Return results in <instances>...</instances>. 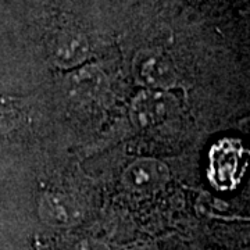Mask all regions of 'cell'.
I'll list each match as a JSON object with an SVG mask.
<instances>
[{"label": "cell", "instance_id": "cell-1", "mask_svg": "<svg viewBox=\"0 0 250 250\" xmlns=\"http://www.w3.org/2000/svg\"><path fill=\"white\" fill-rule=\"evenodd\" d=\"M178 103L166 90H143L132 102V121L143 129L166 124L177 113Z\"/></svg>", "mask_w": 250, "mask_h": 250}, {"label": "cell", "instance_id": "cell-2", "mask_svg": "<svg viewBox=\"0 0 250 250\" xmlns=\"http://www.w3.org/2000/svg\"><path fill=\"white\" fill-rule=\"evenodd\" d=\"M136 81L152 90H166L177 82L174 64L159 50L146 49L136 54L134 60Z\"/></svg>", "mask_w": 250, "mask_h": 250}, {"label": "cell", "instance_id": "cell-3", "mask_svg": "<svg viewBox=\"0 0 250 250\" xmlns=\"http://www.w3.org/2000/svg\"><path fill=\"white\" fill-rule=\"evenodd\" d=\"M168 175L170 172L164 163L154 159H141L124 171L123 184L134 192L149 193L164 187Z\"/></svg>", "mask_w": 250, "mask_h": 250}, {"label": "cell", "instance_id": "cell-4", "mask_svg": "<svg viewBox=\"0 0 250 250\" xmlns=\"http://www.w3.org/2000/svg\"><path fill=\"white\" fill-rule=\"evenodd\" d=\"M89 54V42L86 36L81 32L67 31L54 38L52 45L53 60L60 67H75L81 65Z\"/></svg>", "mask_w": 250, "mask_h": 250}, {"label": "cell", "instance_id": "cell-5", "mask_svg": "<svg viewBox=\"0 0 250 250\" xmlns=\"http://www.w3.org/2000/svg\"><path fill=\"white\" fill-rule=\"evenodd\" d=\"M65 88L71 98L78 100H93L104 93L107 81L98 67L89 65L72 72L67 80Z\"/></svg>", "mask_w": 250, "mask_h": 250}, {"label": "cell", "instance_id": "cell-6", "mask_svg": "<svg viewBox=\"0 0 250 250\" xmlns=\"http://www.w3.org/2000/svg\"><path fill=\"white\" fill-rule=\"evenodd\" d=\"M80 205L67 195H46L41 202V215L53 225H71L81 218Z\"/></svg>", "mask_w": 250, "mask_h": 250}, {"label": "cell", "instance_id": "cell-7", "mask_svg": "<svg viewBox=\"0 0 250 250\" xmlns=\"http://www.w3.org/2000/svg\"><path fill=\"white\" fill-rule=\"evenodd\" d=\"M241 149L224 143L217 150L213 152V181L220 187H231L232 185V177H236V171L239 168L241 163ZM210 177V178H211Z\"/></svg>", "mask_w": 250, "mask_h": 250}, {"label": "cell", "instance_id": "cell-8", "mask_svg": "<svg viewBox=\"0 0 250 250\" xmlns=\"http://www.w3.org/2000/svg\"><path fill=\"white\" fill-rule=\"evenodd\" d=\"M192 1H200V0H192Z\"/></svg>", "mask_w": 250, "mask_h": 250}]
</instances>
